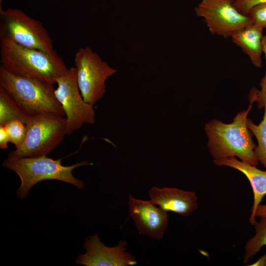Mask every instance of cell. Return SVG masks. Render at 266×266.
<instances>
[{
	"instance_id": "cell-1",
	"label": "cell",
	"mask_w": 266,
	"mask_h": 266,
	"mask_svg": "<svg viewBox=\"0 0 266 266\" xmlns=\"http://www.w3.org/2000/svg\"><path fill=\"white\" fill-rule=\"evenodd\" d=\"M252 104L250 102L247 109L238 112L231 123L215 119L205 123L207 147L213 160L237 157L245 163L258 165L259 161L254 153L256 145L247 125Z\"/></svg>"
},
{
	"instance_id": "cell-2",
	"label": "cell",
	"mask_w": 266,
	"mask_h": 266,
	"mask_svg": "<svg viewBox=\"0 0 266 266\" xmlns=\"http://www.w3.org/2000/svg\"><path fill=\"white\" fill-rule=\"evenodd\" d=\"M0 66L9 72L51 83L68 70L56 52L50 53L19 45L7 38L0 39Z\"/></svg>"
},
{
	"instance_id": "cell-3",
	"label": "cell",
	"mask_w": 266,
	"mask_h": 266,
	"mask_svg": "<svg viewBox=\"0 0 266 266\" xmlns=\"http://www.w3.org/2000/svg\"><path fill=\"white\" fill-rule=\"evenodd\" d=\"M53 85L39 79L13 74L0 65V88L28 118L47 113L65 117Z\"/></svg>"
},
{
	"instance_id": "cell-4",
	"label": "cell",
	"mask_w": 266,
	"mask_h": 266,
	"mask_svg": "<svg viewBox=\"0 0 266 266\" xmlns=\"http://www.w3.org/2000/svg\"><path fill=\"white\" fill-rule=\"evenodd\" d=\"M62 159L54 160L42 156L37 157L8 158L2 162V166L15 172L21 180L16 192L20 199L26 198L32 188L37 183L46 180H57L72 184L79 189L85 188L84 182L75 178L72 170L79 166L89 165L83 161L65 166Z\"/></svg>"
},
{
	"instance_id": "cell-5",
	"label": "cell",
	"mask_w": 266,
	"mask_h": 266,
	"mask_svg": "<svg viewBox=\"0 0 266 266\" xmlns=\"http://www.w3.org/2000/svg\"><path fill=\"white\" fill-rule=\"evenodd\" d=\"M27 135L22 144L11 151L8 158L47 156L63 141L66 134L65 117L42 114L30 118L26 124Z\"/></svg>"
},
{
	"instance_id": "cell-6",
	"label": "cell",
	"mask_w": 266,
	"mask_h": 266,
	"mask_svg": "<svg viewBox=\"0 0 266 266\" xmlns=\"http://www.w3.org/2000/svg\"><path fill=\"white\" fill-rule=\"evenodd\" d=\"M9 39L22 46L53 53L52 39L42 24L22 10L0 8V39Z\"/></svg>"
},
{
	"instance_id": "cell-7",
	"label": "cell",
	"mask_w": 266,
	"mask_h": 266,
	"mask_svg": "<svg viewBox=\"0 0 266 266\" xmlns=\"http://www.w3.org/2000/svg\"><path fill=\"white\" fill-rule=\"evenodd\" d=\"M78 87L84 100L94 105L106 92L105 82L117 72L91 48H79L74 56Z\"/></svg>"
},
{
	"instance_id": "cell-8",
	"label": "cell",
	"mask_w": 266,
	"mask_h": 266,
	"mask_svg": "<svg viewBox=\"0 0 266 266\" xmlns=\"http://www.w3.org/2000/svg\"><path fill=\"white\" fill-rule=\"evenodd\" d=\"M55 95L65 113L66 134L70 135L83 124L93 125L95 122L93 105L86 102L79 90L75 67L69 68L57 80Z\"/></svg>"
},
{
	"instance_id": "cell-9",
	"label": "cell",
	"mask_w": 266,
	"mask_h": 266,
	"mask_svg": "<svg viewBox=\"0 0 266 266\" xmlns=\"http://www.w3.org/2000/svg\"><path fill=\"white\" fill-rule=\"evenodd\" d=\"M194 10L203 18L211 33L224 37H231L252 23L248 15L235 8L232 0H202Z\"/></svg>"
},
{
	"instance_id": "cell-10",
	"label": "cell",
	"mask_w": 266,
	"mask_h": 266,
	"mask_svg": "<svg viewBox=\"0 0 266 266\" xmlns=\"http://www.w3.org/2000/svg\"><path fill=\"white\" fill-rule=\"evenodd\" d=\"M126 240H120L117 246L109 247L103 244L98 234L89 236L83 242L86 253L80 254L77 264L86 266H128L137 264L135 257L127 251Z\"/></svg>"
},
{
	"instance_id": "cell-11",
	"label": "cell",
	"mask_w": 266,
	"mask_h": 266,
	"mask_svg": "<svg viewBox=\"0 0 266 266\" xmlns=\"http://www.w3.org/2000/svg\"><path fill=\"white\" fill-rule=\"evenodd\" d=\"M128 199L129 213L139 233L161 240L168 227L167 211L156 206L151 200L136 199L131 195Z\"/></svg>"
},
{
	"instance_id": "cell-12",
	"label": "cell",
	"mask_w": 266,
	"mask_h": 266,
	"mask_svg": "<svg viewBox=\"0 0 266 266\" xmlns=\"http://www.w3.org/2000/svg\"><path fill=\"white\" fill-rule=\"evenodd\" d=\"M148 193L151 201L166 211H171L187 217L198 208V198L194 192L154 186Z\"/></svg>"
},
{
	"instance_id": "cell-13",
	"label": "cell",
	"mask_w": 266,
	"mask_h": 266,
	"mask_svg": "<svg viewBox=\"0 0 266 266\" xmlns=\"http://www.w3.org/2000/svg\"><path fill=\"white\" fill-rule=\"evenodd\" d=\"M214 164L217 166H226L235 169L244 174L248 179L252 187L253 195V204L251 208L249 222L254 225L256 212L263 197L266 195V171L238 160L234 157L220 160H213Z\"/></svg>"
},
{
	"instance_id": "cell-14",
	"label": "cell",
	"mask_w": 266,
	"mask_h": 266,
	"mask_svg": "<svg viewBox=\"0 0 266 266\" xmlns=\"http://www.w3.org/2000/svg\"><path fill=\"white\" fill-rule=\"evenodd\" d=\"M263 31V29L251 23L231 37L233 43L241 48L257 68L262 66Z\"/></svg>"
},
{
	"instance_id": "cell-15",
	"label": "cell",
	"mask_w": 266,
	"mask_h": 266,
	"mask_svg": "<svg viewBox=\"0 0 266 266\" xmlns=\"http://www.w3.org/2000/svg\"><path fill=\"white\" fill-rule=\"evenodd\" d=\"M27 117L7 93L0 88V125L4 126L13 120H20L25 124Z\"/></svg>"
},
{
	"instance_id": "cell-16",
	"label": "cell",
	"mask_w": 266,
	"mask_h": 266,
	"mask_svg": "<svg viewBox=\"0 0 266 266\" xmlns=\"http://www.w3.org/2000/svg\"><path fill=\"white\" fill-rule=\"evenodd\" d=\"M254 226L256 233L246 244L243 260L244 264L258 253L263 246H266V215L260 217V220Z\"/></svg>"
},
{
	"instance_id": "cell-17",
	"label": "cell",
	"mask_w": 266,
	"mask_h": 266,
	"mask_svg": "<svg viewBox=\"0 0 266 266\" xmlns=\"http://www.w3.org/2000/svg\"><path fill=\"white\" fill-rule=\"evenodd\" d=\"M264 109L263 119L259 124H255L248 118L247 125L257 140L258 145L254 150L255 155L259 162L266 168V108Z\"/></svg>"
},
{
	"instance_id": "cell-18",
	"label": "cell",
	"mask_w": 266,
	"mask_h": 266,
	"mask_svg": "<svg viewBox=\"0 0 266 266\" xmlns=\"http://www.w3.org/2000/svg\"><path fill=\"white\" fill-rule=\"evenodd\" d=\"M4 126L9 142L15 145V148L19 147L24 141L27 135L26 124L20 120H13Z\"/></svg>"
},
{
	"instance_id": "cell-19",
	"label": "cell",
	"mask_w": 266,
	"mask_h": 266,
	"mask_svg": "<svg viewBox=\"0 0 266 266\" xmlns=\"http://www.w3.org/2000/svg\"><path fill=\"white\" fill-rule=\"evenodd\" d=\"M263 51L266 61V34L263 37ZM260 90L252 89L249 95L250 102H256L259 109L266 108V71L265 75L259 83Z\"/></svg>"
},
{
	"instance_id": "cell-20",
	"label": "cell",
	"mask_w": 266,
	"mask_h": 266,
	"mask_svg": "<svg viewBox=\"0 0 266 266\" xmlns=\"http://www.w3.org/2000/svg\"><path fill=\"white\" fill-rule=\"evenodd\" d=\"M252 23L262 29L266 28V2L257 4L248 12Z\"/></svg>"
},
{
	"instance_id": "cell-21",
	"label": "cell",
	"mask_w": 266,
	"mask_h": 266,
	"mask_svg": "<svg viewBox=\"0 0 266 266\" xmlns=\"http://www.w3.org/2000/svg\"><path fill=\"white\" fill-rule=\"evenodd\" d=\"M235 8L243 14L248 15L251 8L254 5L263 2L266 0H232Z\"/></svg>"
},
{
	"instance_id": "cell-22",
	"label": "cell",
	"mask_w": 266,
	"mask_h": 266,
	"mask_svg": "<svg viewBox=\"0 0 266 266\" xmlns=\"http://www.w3.org/2000/svg\"><path fill=\"white\" fill-rule=\"evenodd\" d=\"M9 138L5 128L0 125V148L5 149L8 148Z\"/></svg>"
},
{
	"instance_id": "cell-23",
	"label": "cell",
	"mask_w": 266,
	"mask_h": 266,
	"mask_svg": "<svg viewBox=\"0 0 266 266\" xmlns=\"http://www.w3.org/2000/svg\"><path fill=\"white\" fill-rule=\"evenodd\" d=\"M266 215V204H260L256 212V217H260Z\"/></svg>"
},
{
	"instance_id": "cell-24",
	"label": "cell",
	"mask_w": 266,
	"mask_h": 266,
	"mask_svg": "<svg viewBox=\"0 0 266 266\" xmlns=\"http://www.w3.org/2000/svg\"><path fill=\"white\" fill-rule=\"evenodd\" d=\"M250 266H266V252L256 262L250 265Z\"/></svg>"
},
{
	"instance_id": "cell-25",
	"label": "cell",
	"mask_w": 266,
	"mask_h": 266,
	"mask_svg": "<svg viewBox=\"0 0 266 266\" xmlns=\"http://www.w3.org/2000/svg\"><path fill=\"white\" fill-rule=\"evenodd\" d=\"M2 2V0H0V8L1 7Z\"/></svg>"
}]
</instances>
